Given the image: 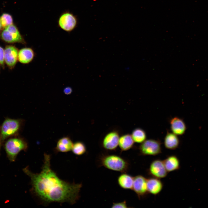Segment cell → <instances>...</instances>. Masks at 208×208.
Segmentation results:
<instances>
[{
	"instance_id": "obj_1",
	"label": "cell",
	"mask_w": 208,
	"mask_h": 208,
	"mask_svg": "<svg viewBox=\"0 0 208 208\" xmlns=\"http://www.w3.org/2000/svg\"><path fill=\"white\" fill-rule=\"evenodd\" d=\"M50 156L44 155L41 171L35 173L27 167L23 170L30 178L32 190L44 202H66L73 205L79 199L81 183H70L60 178L52 169Z\"/></svg>"
},
{
	"instance_id": "obj_2",
	"label": "cell",
	"mask_w": 208,
	"mask_h": 208,
	"mask_svg": "<svg viewBox=\"0 0 208 208\" xmlns=\"http://www.w3.org/2000/svg\"><path fill=\"white\" fill-rule=\"evenodd\" d=\"M99 166L115 171L127 172L129 170V161L120 156L115 154H103L98 158Z\"/></svg>"
},
{
	"instance_id": "obj_3",
	"label": "cell",
	"mask_w": 208,
	"mask_h": 208,
	"mask_svg": "<svg viewBox=\"0 0 208 208\" xmlns=\"http://www.w3.org/2000/svg\"><path fill=\"white\" fill-rule=\"evenodd\" d=\"M5 148L9 159L14 161L21 151L27 149L28 144L23 138L15 137L8 140L5 143Z\"/></svg>"
},
{
	"instance_id": "obj_4",
	"label": "cell",
	"mask_w": 208,
	"mask_h": 208,
	"mask_svg": "<svg viewBox=\"0 0 208 208\" xmlns=\"http://www.w3.org/2000/svg\"><path fill=\"white\" fill-rule=\"evenodd\" d=\"M22 123L21 119L6 118L0 128L1 140L3 141L16 134L20 129Z\"/></svg>"
},
{
	"instance_id": "obj_5",
	"label": "cell",
	"mask_w": 208,
	"mask_h": 208,
	"mask_svg": "<svg viewBox=\"0 0 208 208\" xmlns=\"http://www.w3.org/2000/svg\"><path fill=\"white\" fill-rule=\"evenodd\" d=\"M139 150L141 155L155 156L161 152V143L160 141L153 139L146 140L141 143Z\"/></svg>"
},
{
	"instance_id": "obj_6",
	"label": "cell",
	"mask_w": 208,
	"mask_h": 208,
	"mask_svg": "<svg viewBox=\"0 0 208 208\" xmlns=\"http://www.w3.org/2000/svg\"><path fill=\"white\" fill-rule=\"evenodd\" d=\"M1 36L3 40L8 43H25L17 28L13 24L5 28Z\"/></svg>"
},
{
	"instance_id": "obj_7",
	"label": "cell",
	"mask_w": 208,
	"mask_h": 208,
	"mask_svg": "<svg viewBox=\"0 0 208 208\" xmlns=\"http://www.w3.org/2000/svg\"><path fill=\"white\" fill-rule=\"evenodd\" d=\"M77 21L76 17L73 14L66 12L60 16L58 21V25L63 30L70 32L76 27Z\"/></svg>"
},
{
	"instance_id": "obj_8",
	"label": "cell",
	"mask_w": 208,
	"mask_h": 208,
	"mask_svg": "<svg viewBox=\"0 0 208 208\" xmlns=\"http://www.w3.org/2000/svg\"><path fill=\"white\" fill-rule=\"evenodd\" d=\"M148 172L152 177L159 179L166 177L168 173L163 161L158 159L154 160L151 163Z\"/></svg>"
},
{
	"instance_id": "obj_9",
	"label": "cell",
	"mask_w": 208,
	"mask_h": 208,
	"mask_svg": "<svg viewBox=\"0 0 208 208\" xmlns=\"http://www.w3.org/2000/svg\"><path fill=\"white\" fill-rule=\"evenodd\" d=\"M132 190L140 199L146 196L148 193L147 189V179L141 175L134 177Z\"/></svg>"
},
{
	"instance_id": "obj_10",
	"label": "cell",
	"mask_w": 208,
	"mask_h": 208,
	"mask_svg": "<svg viewBox=\"0 0 208 208\" xmlns=\"http://www.w3.org/2000/svg\"><path fill=\"white\" fill-rule=\"evenodd\" d=\"M119 135L118 132L112 131L109 132L104 137L102 141V146L109 151L115 150L118 145Z\"/></svg>"
},
{
	"instance_id": "obj_11",
	"label": "cell",
	"mask_w": 208,
	"mask_h": 208,
	"mask_svg": "<svg viewBox=\"0 0 208 208\" xmlns=\"http://www.w3.org/2000/svg\"><path fill=\"white\" fill-rule=\"evenodd\" d=\"M18 51L17 49L12 46H7L4 50V60L9 67H13L18 59Z\"/></svg>"
},
{
	"instance_id": "obj_12",
	"label": "cell",
	"mask_w": 208,
	"mask_h": 208,
	"mask_svg": "<svg viewBox=\"0 0 208 208\" xmlns=\"http://www.w3.org/2000/svg\"><path fill=\"white\" fill-rule=\"evenodd\" d=\"M147 186L148 193L154 195L159 194L163 187L160 179L153 177L147 179Z\"/></svg>"
},
{
	"instance_id": "obj_13",
	"label": "cell",
	"mask_w": 208,
	"mask_h": 208,
	"mask_svg": "<svg viewBox=\"0 0 208 208\" xmlns=\"http://www.w3.org/2000/svg\"><path fill=\"white\" fill-rule=\"evenodd\" d=\"M170 128L172 132L177 135H182L184 133L186 127L183 120L180 118L175 117L170 120Z\"/></svg>"
},
{
	"instance_id": "obj_14",
	"label": "cell",
	"mask_w": 208,
	"mask_h": 208,
	"mask_svg": "<svg viewBox=\"0 0 208 208\" xmlns=\"http://www.w3.org/2000/svg\"><path fill=\"white\" fill-rule=\"evenodd\" d=\"M180 141L177 135L172 132H167L165 136L164 144L166 148L169 150H174L179 147Z\"/></svg>"
},
{
	"instance_id": "obj_15",
	"label": "cell",
	"mask_w": 208,
	"mask_h": 208,
	"mask_svg": "<svg viewBox=\"0 0 208 208\" xmlns=\"http://www.w3.org/2000/svg\"><path fill=\"white\" fill-rule=\"evenodd\" d=\"M133 179L134 177L126 172L122 173L118 178V183L122 189L132 190Z\"/></svg>"
},
{
	"instance_id": "obj_16",
	"label": "cell",
	"mask_w": 208,
	"mask_h": 208,
	"mask_svg": "<svg viewBox=\"0 0 208 208\" xmlns=\"http://www.w3.org/2000/svg\"><path fill=\"white\" fill-rule=\"evenodd\" d=\"M163 161L166 169L168 173L177 170L180 168L179 160L175 155L169 156Z\"/></svg>"
},
{
	"instance_id": "obj_17",
	"label": "cell",
	"mask_w": 208,
	"mask_h": 208,
	"mask_svg": "<svg viewBox=\"0 0 208 208\" xmlns=\"http://www.w3.org/2000/svg\"><path fill=\"white\" fill-rule=\"evenodd\" d=\"M73 143L68 137H63L57 141L55 150L57 152L65 153L72 150Z\"/></svg>"
},
{
	"instance_id": "obj_18",
	"label": "cell",
	"mask_w": 208,
	"mask_h": 208,
	"mask_svg": "<svg viewBox=\"0 0 208 208\" xmlns=\"http://www.w3.org/2000/svg\"><path fill=\"white\" fill-rule=\"evenodd\" d=\"M134 142L131 135L127 134L119 138L118 145L122 151H126L133 147Z\"/></svg>"
},
{
	"instance_id": "obj_19",
	"label": "cell",
	"mask_w": 208,
	"mask_h": 208,
	"mask_svg": "<svg viewBox=\"0 0 208 208\" xmlns=\"http://www.w3.org/2000/svg\"><path fill=\"white\" fill-rule=\"evenodd\" d=\"M34 56L33 50L29 48H23L21 49L18 53V59L23 64H27L30 62Z\"/></svg>"
},
{
	"instance_id": "obj_20",
	"label": "cell",
	"mask_w": 208,
	"mask_h": 208,
	"mask_svg": "<svg viewBox=\"0 0 208 208\" xmlns=\"http://www.w3.org/2000/svg\"><path fill=\"white\" fill-rule=\"evenodd\" d=\"M131 135L134 141L138 143H142L146 140L147 137L145 131L139 128L134 129L132 132Z\"/></svg>"
},
{
	"instance_id": "obj_21",
	"label": "cell",
	"mask_w": 208,
	"mask_h": 208,
	"mask_svg": "<svg viewBox=\"0 0 208 208\" xmlns=\"http://www.w3.org/2000/svg\"><path fill=\"white\" fill-rule=\"evenodd\" d=\"M71 151L75 155L81 156L86 153V148L85 145L83 142L77 141L73 144Z\"/></svg>"
},
{
	"instance_id": "obj_22",
	"label": "cell",
	"mask_w": 208,
	"mask_h": 208,
	"mask_svg": "<svg viewBox=\"0 0 208 208\" xmlns=\"http://www.w3.org/2000/svg\"><path fill=\"white\" fill-rule=\"evenodd\" d=\"M2 27L4 28L13 24V19L11 16L7 13L3 14L0 17Z\"/></svg>"
},
{
	"instance_id": "obj_23",
	"label": "cell",
	"mask_w": 208,
	"mask_h": 208,
	"mask_svg": "<svg viewBox=\"0 0 208 208\" xmlns=\"http://www.w3.org/2000/svg\"><path fill=\"white\" fill-rule=\"evenodd\" d=\"M112 208H127L128 207L127 204L125 200L119 202L113 203L111 207Z\"/></svg>"
},
{
	"instance_id": "obj_24",
	"label": "cell",
	"mask_w": 208,
	"mask_h": 208,
	"mask_svg": "<svg viewBox=\"0 0 208 208\" xmlns=\"http://www.w3.org/2000/svg\"><path fill=\"white\" fill-rule=\"evenodd\" d=\"M4 62V50L0 46V64L3 65Z\"/></svg>"
},
{
	"instance_id": "obj_25",
	"label": "cell",
	"mask_w": 208,
	"mask_h": 208,
	"mask_svg": "<svg viewBox=\"0 0 208 208\" xmlns=\"http://www.w3.org/2000/svg\"><path fill=\"white\" fill-rule=\"evenodd\" d=\"M72 91V88L70 87L65 88L64 90V93L66 95H69L70 94Z\"/></svg>"
},
{
	"instance_id": "obj_26",
	"label": "cell",
	"mask_w": 208,
	"mask_h": 208,
	"mask_svg": "<svg viewBox=\"0 0 208 208\" xmlns=\"http://www.w3.org/2000/svg\"><path fill=\"white\" fill-rule=\"evenodd\" d=\"M1 27H2L1 24V22L0 21V31L1 29Z\"/></svg>"
},
{
	"instance_id": "obj_27",
	"label": "cell",
	"mask_w": 208,
	"mask_h": 208,
	"mask_svg": "<svg viewBox=\"0 0 208 208\" xmlns=\"http://www.w3.org/2000/svg\"><path fill=\"white\" fill-rule=\"evenodd\" d=\"M1 136H0V146H1Z\"/></svg>"
}]
</instances>
